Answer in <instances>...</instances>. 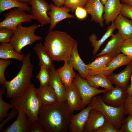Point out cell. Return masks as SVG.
I'll use <instances>...</instances> for the list:
<instances>
[{
	"label": "cell",
	"mask_w": 132,
	"mask_h": 132,
	"mask_svg": "<svg viewBox=\"0 0 132 132\" xmlns=\"http://www.w3.org/2000/svg\"><path fill=\"white\" fill-rule=\"evenodd\" d=\"M111 36L104 48L95 57L105 54L115 57L120 53V47L124 39L118 32Z\"/></svg>",
	"instance_id": "cell-21"
},
{
	"label": "cell",
	"mask_w": 132,
	"mask_h": 132,
	"mask_svg": "<svg viewBox=\"0 0 132 132\" xmlns=\"http://www.w3.org/2000/svg\"><path fill=\"white\" fill-rule=\"evenodd\" d=\"M4 19L0 23V28H5L13 30L23 22H30L33 19L31 14L19 8H15L6 13Z\"/></svg>",
	"instance_id": "cell-7"
},
{
	"label": "cell",
	"mask_w": 132,
	"mask_h": 132,
	"mask_svg": "<svg viewBox=\"0 0 132 132\" xmlns=\"http://www.w3.org/2000/svg\"><path fill=\"white\" fill-rule=\"evenodd\" d=\"M24 113L18 112V117L15 121L2 132H29L30 120Z\"/></svg>",
	"instance_id": "cell-22"
},
{
	"label": "cell",
	"mask_w": 132,
	"mask_h": 132,
	"mask_svg": "<svg viewBox=\"0 0 132 132\" xmlns=\"http://www.w3.org/2000/svg\"><path fill=\"white\" fill-rule=\"evenodd\" d=\"M72 112L66 100L48 105H42L38 121L44 132H67Z\"/></svg>",
	"instance_id": "cell-1"
},
{
	"label": "cell",
	"mask_w": 132,
	"mask_h": 132,
	"mask_svg": "<svg viewBox=\"0 0 132 132\" xmlns=\"http://www.w3.org/2000/svg\"><path fill=\"white\" fill-rule=\"evenodd\" d=\"M132 73V60L122 71L116 74L113 73L107 76L113 85L126 89Z\"/></svg>",
	"instance_id": "cell-20"
},
{
	"label": "cell",
	"mask_w": 132,
	"mask_h": 132,
	"mask_svg": "<svg viewBox=\"0 0 132 132\" xmlns=\"http://www.w3.org/2000/svg\"><path fill=\"white\" fill-rule=\"evenodd\" d=\"M120 50L121 52L132 59V38L124 40Z\"/></svg>",
	"instance_id": "cell-34"
},
{
	"label": "cell",
	"mask_w": 132,
	"mask_h": 132,
	"mask_svg": "<svg viewBox=\"0 0 132 132\" xmlns=\"http://www.w3.org/2000/svg\"><path fill=\"white\" fill-rule=\"evenodd\" d=\"M102 74L87 75L85 79L92 87L98 89L100 87Z\"/></svg>",
	"instance_id": "cell-37"
},
{
	"label": "cell",
	"mask_w": 132,
	"mask_h": 132,
	"mask_svg": "<svg viewBox=\"0 0 132 132\" xmlns=\"http://www.w3.org/2000/svg\"><path fill=\"white\" fill-rule=\"evenodd\" d=\"M105 88L107 90H110L113 88L114 87L107 76L102 74L100 87Z\"/></svg>",
	"instance_id": "cell-42"
},
{
	"label": "cell",
	"mask_w": 132,
	"mask_h": 132,
	"mask_svg": "<svg viewBox=\"0 0 132 132\" xmlns=\"http://www.w3.org/2000/svg\"><path fill=\"white\" fill-rule=\"evenodd\" d=\"M132 59L123 54L120 53L114 57L108 63L103 74L109 75L116 69L122 66L127 65Z\"/></svg>",
	"instance_id": "cell-29"
},
{
	"label": "cell",
	"mask_w": 132,
	"mask_h": 132,
	"mask_svg": "<svg viewBox=\"0 0 132 132\" xmlns=\"http://www.w3.org/2000/svg\"><path fill=\"white\" fill-rule=\"evenodd\" d=\"M24 54L17 52L10 43H1L0 44V58L1 59H12L22 61L25 57Z\"/></svg>",
	"instance_id": "cell-26"
},
{
	"label": "cell",
	"mask_w": 132,
	"mask_h": 132,
	"mask_svg": "<svg viewBox=\"0 0 132 132\" xmlns=\"http://www.w3.org/2000/svg\"><path fill=\"white\" fill-rule=\"evenodd\" d=\"M64 65L57 69L56 71L59 75L66 88L71 84L77 74L73 70V67L70 57L64 61Z\"/></svg>",
	"instance_id": "cell-19"
},
{
	"label": "cell",
	"mask_w": 132,
	"mask_h": 132,
	"mask_svg": "<svg viewBox=\"0 0 132 132\" xmlns=\"http://www.w3.org/2000/svg\"><path fill=\"white\" fill-rule=\"evenodd\" d=\"M50 79L49 85L53 89L57 96L59 101L66 100V88L55 68L50 70Z\"/></svg>",
	"instance_id": "cell-24"
},
{
	"label": "cell",
	"mask_w": 132,
	"mask_h": 132,
	"mask_svg": "<svg viewBox=\"0 0 132 132\" xmlns=\"http://www.w3.org/2000/svg\"><path fill=\"white\" fill-rule=\"evenodd\" d=\"M106 119L99 111L92 108L85 125L84 132H95L104 123Z\"/></svg>",
	"instance_id": "cell-17"
},
{
	"label": "cell",
	"mask_w": 132,
	"mask_h": 132,
	"mask_svg": "<svg viewBox=\"0 0 132 132\" xmlns=\"http://www.w3.org/2000/svg\"><path fill=\"white\" fill-rule=\"evenodd\" d=\"M128 95L126 89L115 86L112 89L104 93L102 98L107 104L119 107L124 105Z\"/></svg>",
	"instance_id": "cell-10"
},
{
	"label": "cell",
	"mask_w": 132,
	"mask_h": 132,
	"mask_svg": "<svg viewBox=\"0 0 132 132\" xmlns=\"http://www.w3.org/2000/svg\"><path fill=\"white\" fill-rule=\"evenodd\" d=\"M90 104L78 113L72 114L71 116L69 131L70 132H84L85 125L89 112L92 109Z\"/></svg>",
	"instance_id": "cell-13"
},
{
	"label": "cell",
	"mask_w": 132,
	"mask_h": 132,
	"mask_svg": "<svg viewBox=\"0 0 132 132\" xmlns=\"http://www.w3.org/2000/svg\"><path fill=\"white\" fill-rule=\"evenodd\" d=\"M88 0H66L64 6L73 12L77 7H84Z\"/></svg>",
	"instance_id": "cell-33"
},
{
	"label": "cell",
	"mask_w": 132,
	"mask_h": 132,
	"mask_svg": "<svg viewBox=\"0 0 132 132\" xmlns=\"http://www.w3.org/2000/svg\"><path fill=\"white\" fill-rule=\"evenodd\" d=\"M120 14L132 20V6L127 4L122 3Z\"/></svg>",
	"instance_id": "cell-40"
},
{
	"label": "cell",
	"mask_w": 132,
	"mask_h": 132,
	"mask_svg": "<svg viewBox=\"0 0 132 132\" xmlns=\"http://www.w3.org/2000/svg\"><path fill=\"white\" fill-rule=\"evenodd\" d=\"M74 40L65 32L52 30L46 36L44 46L53 61H64L70 57Z\"/></svg>",
	"instance_id": "cell-2"
},
{
	"label": "cell",
	"mask_w": 132,
	"mask_h": 132,
	"mask_svg": "<svg viewBox=\"0 0 132 132\" xmlns=\"http://www.w3.org/2000/svg\"><path fill=\"white\" fill-rule=\"evenodd\" d=\"M78 45L77 42L74 40L70 57L74 69L78 71L82 78L85 79L87 70L86 64L80 56L77 49Z\"/></svg>",
	"instance_id": "cell-25"
},
{
	"label": "cell",
	"mask_w": 132,
	"mask_h": 132,
	"mask_svg": "<svg viewBox=\"0 0 132 132\" xmlns=\"http://www.w3.org/2000/svg\"><path fill=\"white\" fill-rule=\"evenodd\" d=\"M39 59L38 65L45 66L50 70L55 68L53 65V60L46 50L45 47L40 42L36 45L34 47Z\"/></svg>",
	"instance_id": "cell-28"
},
{
	"label": "cell",
	"mask_w": 132,
	"mask_h": 132,
	"mask_svg": "<svg viewBox=\"0 0 132 132\" xmlns=\"http://www.w3.org/2000/svg\"><path fill=\"white\" fill-rule=\"evenodd\" d=\"M65 99L72 112L81 110V97L78 89L73 82L68 88H66Z\"/></svg>",
	"instance_id": "cell-15"
},
{
	"label": "cell",
	"mask_w": 132,
	"mask_h": 132,
	"mask_svg": "<svg viewBox=\"0 0 132 132\" xmlns=\"http://www.w3.org/2000/svg\"><path fill=\"white\" fill-rule=\"evenodd\" d=\"M122 3H125L132 6V0H121Z\"/></svg>",
	"instance_id": "cell-48"
},
{
	"label": "cell",
	"mask_w": 132,
	"mask_h": 132,
	"mask_svg": "<svg viewBox=\"0 0 132 132\" xmlns=\"http://www.w3.org/2000/svg\"><path fill=\"white\" fill-rule=\"evenodd\" d=\"M73 82L78 89L81 97V110L89 104L94 97L100 93H104L108 90L105 89H99L92 87L86 79L82 78L78 73L77 74Z\"/></svg>",
	"instance_id": "cell-8"
},
{
	"label": "cell",
	"mask_w": 132,
	"mask_h": 132,
	"mask_svg": "<svg viewBox=\"0 0 132 132\" xmlns=\"http://www.w3.org/2000/svg\"><path fill=\"white\" fill-rule=\"evenodd\" d=\"M84 8L91 16L92 21L99 24L101 27L104 26V5L100 0H88Z\"/></svg>",
	"instance_id": "cell-12"
},
{
	"label": "cell",
	"mask_w": 132,
	"mask_h": 132,
	"mask_svg": "<svg viewBox=\"0 0 132 132\" xmlns=\"http://www.w3.org/2000/svg\"><path fill=\"white\" fill-rule=\"evenodd\" d=\"M36 94L42 105H48L59 101V98L49 85L35 88Z\"/></svg>",
	"instance_id": "cell-18"
},
{
	"label": "cell",
	"mask_w": 132,
	"mask_h": 132,
	"mask_svg": "<svg viewBox=\"0 0 132 132\" xmlns=\"http://www.w3.org/2000/svg\"><path fill=\"white\" fill-rule=\"evenodd\" d=\"M30 4L33 19L38 21L42 26L50 23L51 19L47 13L50 9L47 2L44 0H30Z\"/></svg>",
	"instance_id": "cell-9"
},
{
	"label": "cell",
	"mask_w": 132,
	"mask_h": 132,
	"mask_svg": "<svg viewBox=\"0 0 132 132\" xmlns=\"http://www.w3.org/2000/svg\"><path fill=\"white\" fill-rule=\"evenodd\" d=\"M34 85L32 83L21 96L11 99L10 103L18 112L25 114L32 121H38V112L41 106L36 94Z\"/></svg>",
	"instance_id": "cell-4"
},
{
	"label": "cell",
	"mask_w": 132,
	"mask_h": 132,
	"mask_svg": "<svg viewBox=\"0 0 132 132\" xmlns=\"http://www.w3.org/2000/svg\"><path fill=\"white\" fill-rule=\"evenodd\" d=\"M11 63V61L9 59L0 60V84L4 86L6 81L5 73L6 69Z\"/></svg>",
	"instance_id": "cell-36"
},
{
	"label": "cell",
	"mask_w": 132,
	"mask_h": 132,
	"mask_svg": "<svg viewBox=\"0 0 132 132\" xmlns=\"http://www.w3.org/2000/svg\"><path fill=\"white\" fill-rule=\"evenodd\" d=\"M18 113V111L17 109L14 108L12 109V110L9 113V115L7 117V118H6L0 125V131H2V128L4 125L9 121L14 118Z\"/></svg>",
	"instance_id": "cell-45"
},
{
	"label": "cell",
	"mask_w": 132,
	"mask_h": 132,
	"mask_svg": "<svg viewBox=\"0 0 132 132\" xmlns=\"http://www.w3.org/2000/svg\"><path fill=\"white\" fill-rule=\"evenodd\" d=\"M120 129L122 132H132V115L123 119Z\"/></svg>",
	"instance_id": "cell-38"
},
{
	"label": "cell",
	"mask_w": 132,
	"mask_h": 132,
	"mask_svg": "<svg viewBox=\"0 0 132 132\" xmlns=\"http://www.w3.org/2000/svg\"><path fill=\"white\" fill-rule=\"evenodd\" d=\"M19 1L26 3L28 4H30V0H18Z\"/></svg>",
	"instance_id": "cell-49"
},
{
	"label": "cell",
	"mask_w": 132,
	"mask_h": 132,
	"mask_svg": "<svg viewBox=\"0 0 132 132\" xmlns=\"http://www.w3.org/2000/svg\"><path fill=\"white\" fill-rule=\"evenodd\" d=\"M49 5L50 10L47 13L51 19L49 31L53 30L60 21L67 18H74V15L69 13L71 10L68 8L64 6L57 7L52 3Z\"/></svg>",
	"instance_id": "cell-11"
},
{
	"label": "cell",
	"mask_w": 132,
	"mask_h": 132,
	"mask_svg": "<svg viewBox=\"0 0 132 132\" xmlns=\"http://www.w3.org/2000/svg\"><path fill=\"white\" fill-rule=\"evenodd\" d=\"M121 3L120 0H107L104 5L103 18L105 23L112 22L120 14Z\"/></svg>",
	"instance_id": "cell-16"
},
{
	"label": "cell",
	"mask_w": 132,
	"mask_h": 132,
	"mask_svg": "<svg viewBox=\"0 0 132 132\" xmlns=\"http://www.w3.org/2000/svg\"><path fill=\"white\" fill-rule=\"evenodd\" d=\"M89 104L92 108L100 111L115 128L120 129L125 115L124 105L119 107L109 105L104 102L101 96L94 97Z\"/></svg>",
	"instance_id": "cell-6"
},
{
	"label": "cell",
	"mask_w": 132,
	"mask_h": 132,
	"mask_svg": "<svg viewBox=\"0 0 132 132\" xmlns=\"http://www.w3.org/2000/svg\"><path fill=\"white\" fill-rule=\"evenodd\" d=\"M95 132H122L120 129L115 128L110 122L106 120L104 124Z\"/></svg>",
	"instance_id": "cell-39"
},
{
	"label": "cell",
	"mask_w": 132,
	"mask_h": 132,
	"mask_svg": "<svg viewBox=\"0 0 132 132\" xmlns=\"http://www.w3.org/2000/svg\"><path fill=\"white\" fill-rule=\"evenodd\" d=\"M75 11L76 16L78 19H84L87 16L88 13L84 7H77Z\"/></svg>",
	"instance_id": "cell-44"
},
{
	"label": "cell",
	"mask_w": 132,
	"mask_h": 132,
	"mask_svg": "<svg viewBox=\"0 0 132 132\" xmlns=\"http://www.w3.org/2000/svg\"><path fill=\"white\" fill-rule=\"evenodd\" d=\"M114 57L106 54L98 56L93 61L86 64L87 76L103 74L107 65Z\"/></svg>",
	"instance_id": "cell-14"
},
{
	"label": "cell",
	"mask_w": 132,
	"mask_h": 132,
	"mask_svg": "<svg viewBox=\"0 0 132 132\" xmlns=\"http://www.w3.org/2000/svg\"><path fill=\"white\" fill-rule=\"evenodd\" d=\"M107 0H100L102 3L104 5Z\"/></svg>",
	"instance_id": "cell-50"
},
{
	"label": "cell",
	"mask_w": 132,
	"mask_h": 132,
	"mask_svg": "<svg viewBox=\"0 0 132 132\" xmlns=\"http://www.w3.org/2000/svg\"><path fill=\"white\" fill-rule=\"evenodd\" d=\"M21 67L16 76L10 81L5 82L6 98L11 99L18 97L24 93L32 83L33 66L31 62L30 54L28 53L22 61Z\"/></svg>",
	"instance_id": "cell-3"
},
{
	"label": "cell",
	"mask_w": 132,
	"mask_h": 132,
	"mask_svg": "<svg viewBox=\"0 0 132 132\" xmlns=\"http://www.w3.org/2000/svg\"><path fill=\"white\" fill-rule=\"evenodd\" d=\"M5 87L4 86H1L0 88V121L1 122L4 118L7 117L9 113H8V110L10 109L14 108L11 103L5 102L3 99V96L5 92Z\"/></svg>",
	"instance_id": "cell-31"
},
{
	"label": "cell",
	"mask_w": 132,
	"mask_h": 132,
	"mask_svg": "<svg viewBox=\"0 0 132 132\" xmlns=\"http://www.w3.org/2000/svg\"><path fill=\"white\" fill-rule=\"evenodd\" d=\"M19 8L31 13V8L27 4L18 0H0V14L7 10Z\"/></svg>",
	"instance_id": "cell-30"
},
{
	"label": "cell",
	"mask_w": 132,
	"mask_h": 132,
	"mask_svg": "<svg viewBox=\"0 0 132 132\" xmlns=\"http://www.w3.org/2000/svg\"><path fill=\"white\" fill-rule=\"evenodd\" d=\"M40 70L36 76L39 80L40 87H44L49 85L50 79V70L44 66H40Z\"/></svg>",
	"instance_id": "cell-32"
},
{
	"label": "cell",
	"mask_w": 132,
	"mask_h": 132,
	"mask_svg": "<svg viewBox=\"0 0 132 132\" xmlns=\"http://www.w3.org/2000/svg\"><path fill=\"white\" fill-rule=\"evenodd\" d=\"M114 22L116 29L124 40L132 38V20L120 14Z\"/></svg>",
	"instance_id": "cell-23"
},
{
	"label": "cell",
	"mask_w": 132,
	"mask_h": 132,
	"mask_svg": "<svg viewBox=\"0 0 132 132\" xmlns=\"http://www.w3.org/2000/svg\"><path fill=\"white\" fill-rule=\"evenodd\" d=\"M55 6L61 7L64 5L66 0H50Z\"/></svg>",
	"instance_id": "cell-46"
},
{
	"label": "cell",
	"mask_w": 132,
	"mask_h": 132,
	"mask_svg": "<svg viewBox=\"0 0 132 132\" xmlns=\"http://www.w3.org/2000/svg\"><path fill=\"white\" fill-rule=\"evenodd\" d=\"M29 132H44V131L38 121H33L30 120Z\"/></svg>",
	"instance_id": "cell-43"
},
{
	"label": "cell",
	"mask_w": 132,
	"mask_h": 132,
	"mask_svg": "<svg viewBox=\"0 0 132 132\" xmlns=\"http://www.w3.org/2000/svg\"><path fill=\"white\" fill-rule=\"evenodd\" d=\"M40 26V25L34 24L24 27L21 23L16 29L13 30V36L10 43L17 52L21 54L22 49L24 47L31 45L36 41L42 39L41 36L35 34V31Z\"/></svg>",
	"instance_id": "cell-5"
},
{
	"label": "cell",
	"mask_w": 132,
	"mask_h": 132,
	"mask_svg": "<svg viewBox=\"0 0 132 132\" xmlns=\"http://www.w3.org/2000/svg\"><path fill=\"white\" fill-rule=\"evenodd\" d=\"M116 29L114 22H112L111 25L107 28L106 31L102 37L99 40H97L96 35L92 34L89 38V41L91 43V45L93 47V54L95 55L98 52L101 46L109 37L111 36L114 30Z\"/></svg>",
	"instance_id": "cell-27"
},
{
	"label": "cell",
	"mask_w": 132,
	"mask_h": 132,
	"mask_svg": "<svg viewBox=\"0 0 132 132\" xmlns=\"http://www.w3.org/2000/svg\"><path fill=\"white\" fill-rule=\"evenodd\" d=\"M13 33V30L5 28H0V42H10Z\"/></svg>",
	"instance_id": "cell-35"
},
{
	"label": "cell",
	"mask_w": 132,
	"mask_h": 132,
	"mask_svg": "<svg viewBox=\"0 0 132 132\" xmlns=\"http://www.w3.org/2000/svg\"><path fill=\"white\" fill-rule=\"evenodd\" d=\"M131 83L130 85L126 89L127 93L128 95L132 94V73L131 76Z\"/></svg>",
	"instance_id": "cell-47"
},
{
	"label": "cell",
	"mask_w": 132,
	"mask_h": 132,
	"mask_svg": "<svg viewBox=\"0 0 132 132\" xmlns=\"http://www.w3.org/2000/svg\"><path fill=\"white\" fill-rule=\"evenodd\" d=\"M124 106L125 115H132V94L128 95Z\"/></svg>",
	"instance_id": "cell-41"
}]
</instances>
